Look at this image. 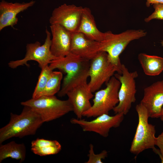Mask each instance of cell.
<instances>
[{
    "mask_svg": "<svg viewBox=\"0 0 163 163\" xmlns=\"http://www.w3.org/2000/svg\"><path fill=\"white\" fill-rule=\"evenodd\" d=\"M20 114L10 113L8 123L0 129V144L13 137L22 138L34 135L44 123L40 115L27 106Z\"/></svg>",
    "mask_w": 163,
    "mask_h": 163,
    "instance_id": "obj_1",
    "label": "cell"
},
{
    "mask_svg": "<svg viewBox=\"0 0 163 163\" xmlns=\"http://www.w3.org/2000/svg\"><path fill=\"white\" fill-rule=\"evenodd\" d=\"M105 33L104 39L99 42V51L107 53L109 60L117 69V73L121 74L120 55L131 41L145 36L147 32L139 29L127 30L119 34H113L110 31Z\"/></svg>",
    "mask_w": 163,
    "mask_h": 163,
    "instance_id": "obj_2",
    "label": "cell"
},
{
    "mask_svg": "<svg viewBox=\"0 0 163 163\" xmlns=\"http://www.w3.org/2000/svg\"><path fill=\"white\" fill-rule=\"evenodd\" d=\"M38 113L43 122L52 121L73 111V107L69 100L58 99L55 95H43L21 102Z\"/></svg>",
    "mask_w": 163,
    "mask_h": 163,
    "instance_id": "obj_3",
    "label": "cell"
},
{
    "mask_svg": "<svg viewBox=\"0 0 163 163\" xmlns=\"http://www.w3.org/2000/svg\"><path fill=\"white\" fill-rule=\"evenodd\" d=\"M106 84L105 88L95 92L93 104L83 113V117H96L102 114H109L118 104L120 81L113 75Z\"/></svg>",
    "mask_w": 163,
    "mask_h": 163,
    "instance_id": "obj_4",
    "label": "cell"
},
{
    "mask_svg": "<svg viewBox=\"0 0 163 163\" xmlns=\"http://www.w3.org/2000/svg\"><path fill=\"white\" fill-rule=\"evenodd\" d=\"M136 110L138 115V123L130 152L137 155L146 149L155 148L156 137L155 126L148 122L149 117L146 108L140 103L136 105Z\"/></svg>",
    "mask_w": 163,
    "mask_h": 163,
    "instance_id": "obj_5",
    "label": "cell"
},
{
    "mask_svg": "<svg viewBox=\"0 0 163 163\" xmlns=\"http://www.w3.org/2000/svg\"><path fill=\"white\" fill-rule=\"evenodd\" d=\"M120 83L119 91V102L113 110L115 114L122 113L126 114L130 110L132 103L136 101V78L138 76L136 71L129 72L126 66L122 65V74L114 75Z\"/></svg>",
    "mask_w": 163,
    "mask_h": 163,
    "instance_id": "obj_6",
    "label": "cell"
},
{
    "mask_svg": "<svg viewBox=\"0 0 163 163\" xmlns=\"http://www.w3.org/2000/svg\"><path fill=\"white\" fill-rule=\"evenodd\" d=\"M46 33V38L42 45L38 41L27 44L24 57L21 59L10 61L8 63L9 67L12 69L24 65L29 67L27 62L34 60L38 63L39 67L42 69L50 64L52 61L58 59L52 54L50 51L51 33L47 29Z\"/></svg>",
    "mask_w": 163,
    "mask_h": 163,
    "instance_id": "obj_7",
    "label": "cell"
},
{
    "mask_svg": "<svg viewBox=\"0 0 163 163\" xmlns=\"http://www.w3.org/2000/svg\"><path fill=\"white\" fill-rule=\"evenodd\" d=\"M116 72H117V69L109 61L107 53L99 52L90 61L88 71L90 80L88 85L91 91L93 93L99 90Z\"/></svg>",
    "mask_w": 163,
    "mask_h": 163,
    "instance_id": "obj_8",
    "label": "cell"
},
{
    "mask_svg": "<svg viewBox=\"0 0 163 163\" xmlns=\"http://www.w3.org/2000/svg\"><path fill=\"white\" fill-rule=\"evenodd\" d=\"M122 113L110 116L104 114L99 115L90 121L84 119L72 118L71 123L80 126L84 132H93L104 137H107L110 129L119 127L124 118Z\"/></svg>",
    "mask_w": 163,
    "mask_h": 163,
    "instance_id": "obj_9",
    "label": "cell"
},
{
    "mask_svg": "<svg viewBox=\"0 0 163 163\" xmlns=\"http://www.w3.org/2000/svg\"><path fill=\"white\" fill-rule=\"evenodd\" d=\"M83 8L64 4L53 11L49 19L50 25H59L72 33L79 27Z\"/></svg>",
    "mask_w": 163,
    "mask_h": 163,
    "instance_id": "obj_10",
    "label": "cell"
},
{
    "mask_svg": "<svg viewBox=\"0 0 163 163\" xmlns=\"http://www.w3.org/2000/svg\"><path fill=\"white\" fill-rule=\"evenodd\" d=\"M66 95L77 118L82 119L83 113L91 107L92 105L90 101L94 96L87 81L74 86L67 92Z\"/></svg>",
    "mask_w": 163,
    "mask_h": 163,
    "instance_id": "obj_11",
    "label": "cell"
},
{
    "mask_svg": "<svg viewBox=\"0 0 163 163\" xmlns=\"http://www.w3.org/2000/svg\"><path fill=\"white\" fill-rule=\"evenodd\" d=\"M140 103L147 110L149 117H160L163 106V80L156 82L144 88Z\"/></svg>",
    "mask_w": 163,
    "mask_h": 163,
    "instance_id": "obj_12",
    "label": "cell"
},
{
    "mask_svg": "<svg viewBox=\"0 0 163 163\" xmlns=\"http://www.w3.org/2000/svg\"><path fill=\"white\" fill-rule=\"evenodd\" d=\"M90 61L70 53L64 57L52 61L49 66L53 70L58 69L66 73L63 81L65 82L89 67Z\"/></svg>",
    "mask_w": 163,
    "mask_h": 163,
    "instance_id": "obj_13",
    "label": "cell"
},
{
    "mask_svg": "<svg viewBox=\"0 0 163 163\" xmlns=\"http://www.w3.org/2000/svg\"><path fill=\"white\" fill-rule=\"evenodd\" d=\"M52 38L50 51L57 58H62L70 52L72 33L57 24L50 26Z\"/></svg>",
    "mask_w": 163,
    "mask_h": 163,
    "instance_id": "obj_14",
    "label": "cell"
},
{
    "mask_svg": "<svg viewBox=\"0 0 163 163\" xmlns=\"http://www.w3.org/2000/svg\"><path fill=\"white\" fill-rule=\"evenodd\" d=\"M99 42L91 40L83 34L72 33L70 53L90 61L99 51Z\"/></svg>",
    "mask_w": 163,
    "mask_h": 163,
    "instance_id": "obj_15",
    "label": "cell"
},
{
    "mask_svg": "<svg viewBox=\"0 0 163 163\" xmlns=\"http://www.w3.org/2000/svg\"><path fill=\"white\" fill-rule=\"evenodd\" d=\"M35 1L21 3L8 2L2 0L0 2V31L8 26L13 27L18 22V14L33 6Z\"/></svg>",
    "mask_w": 163,
    "mask_h": 163,
    "instance_id": "obj_16",
    "label": "cell"
},
{
    "mask_svg": "<svg viewBox=\"0 0 163 163\" xmlns=\"http://www.w3.org/2000/svg\"><path fill=\"white\" fill-rule=\"evenodd\" d=\"M76 32L81 33L93 40L100 42L104 38L105 33L97 28L94 17L90 9L85 7L82 15L80 23Z\"/></svg>",
    "mask_w": 163,
    "mask_h": 163,
    "instance_id": "obj_17",
    "label": "cell"
},
{
    "mask_svg": "<svg viewBox=\"0 0 163 163\" xmlns=\"http://www.w3.org/2000/svg\"><path fill=\"white\" fill-rule=\"evenodd\" d=\"M138 59L144 72L146 75H158L163 71V58L162 57L141 53L138 55Z\"/></svg>",
    "mask_w": 163,
    "mask_h": 163,
    "instance_id": "obj_18",
    "label": "cell"
},
{
    "mask_svg": "<svg viewBox=\"0 0 163 163\" xmlns=\"http://www.w3.org/2000/svg\"><path fill=\"white\" fill-rule=\"evenodd\" d=\"M61 150L60 143L56 140L38 138L31 143V150L35 154L40 156L55 155Z\"/></svg>",
    "mask_w": 163,
    "mask_h": 163,
    "instance_id": "obj_19",
    "label": "cell"
},
{
    "mask_svg": "<svg viewBox=\"0 0 163 163\" xmlns=\"http://www.w3.org/2000/svg\"><path fill=\"white\" fill-rule=\"evenodd\" d=\"M26 149L23 143L18 144L12 141L6 144H1L0 163L7 158L19 160L20 163L24 161L26 157Z\"/></svg>",
    "mask_w": 163,
    "mask_h": 163,
    "instance_id": "obj_20",
    "label": "cell"
},
{
    "mask_svg": "<svg viewBox=\"0 0 163 163\" xmlns=\"http://www.w3.org/2000/svg\"><path fill=\"white\" fill-rule=\"evenodd\" d=\"M62 78L63 75L61 72L53 71L41 96H53L58 93L61 89Z\"/></svg>",
    "mask_w": 163,
    "mask_h": 163,
    "instance_id": "obj_21",
    "label": "cell"
},
{
    "mask_svg": "<svg viewBox=\"0 0 163 163\" xmlns=\"http://www.w3.org/2000/svg\"><path fill=\"white\" fill-rule=\"evenodd\" d=\"M53 72V70L50 68L49 65L41 69L32 98H36L41 96Z\"/></svg>",
    "mask_w": 163,
    "mask_h": 163,
    "instance_id": "obj_22",
    "label": "cell"
},
{
    "mask_svg": "<svg viewBox=\"0 0 163 163\" xmlns=\"http://www.w3.org/2000/svg\"><path fill=\"white\" fill-rule=\"evenodd\" d=\"M88 155V158L85 163H102V159H104L108 156V152L106 150H103L100 153L95 154L94 149V146L92 144L89 145V149Z\"/></svg>",
    "mask_w": 163,
    "mask_h": 163,
    "instance_id": "obj_23",
    "label": "cell"
},
{
    "mask_svg": "<svg viewBox=\"0 0 163 163\" xmlns=\"http://www.w3.org/2000/svg\"><path fill=\"white\" fill-rule=\"evenodd\" d=\"M153 6L154 11L150 15L145 18L144 20L146 22H148L153 19L163 20V4H154Z\"/></svg>",
    "mask_w": 163,
    "mask_h": 163,
    "instance_id": "obj_24",
    "label": "cell"
},
{
    "mask_svg": "<svg viewBox=\"0 0 163 163\" xmlns=\"http://www.w3.org/2000/svg\"><path fill=\"white\" fill-rule=\"evenodd\" d=\"M155 145L159 148L163 157V131L156 138Z\"/></svg>",
    "mask_w": 163,
    "mask_h": 163,
    "instance_id": "obj_25",
    "label": "cell"
},
{
    "mask_svg": "<svg viewBox=\"0 0 163 163\" xmlns=\"http://www.w3.org/2000/svg\"><path fill=\"white\" fill-rule=\"evenodd\" d=\"M158 3L163 4V0H146V5L147 7H149L151 4Z\"/></svg>",
    "mask_w": 163,
    "mask_h": 163,
    "instance_id": "obj_26",
    "label": "cell"
},
{
    "mask_svg": "<svg viewBox=\"0 0 163 163\" xmlns=\"http://www.w3.org/2000/svg\"><path fill=\"white\" fill-rule=\"evenodd\" d=\"M160 118L161 120L163 121V106L161 109V115Z\"/></svg>",
    "mask_w": 163,
    "mask_h": 163,
    "instance_id": "obj_27",
    "label": "cell"
},
{
    "mask_svg": "<svg viewBox=\"0 0 163 163\" xmlns=\"http://www.w3.org/2000/svg\"><path fill=\"white\" fill-rule=\"evenodd\" d=\"M160 43H161V45L162 46H163V40L161 41Z\"/></svg>",
    "mask_w": 163,
    "mask_h": 163,
    "instance_id": "obj_28",
    "label": "cell"
}]
</instances>
